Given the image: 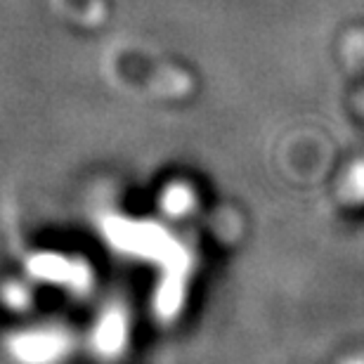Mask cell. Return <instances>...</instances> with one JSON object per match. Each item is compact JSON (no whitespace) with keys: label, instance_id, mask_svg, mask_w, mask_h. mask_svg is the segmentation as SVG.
I'll use <instances>...</instances> for the list:
<instances>
[{"label":"cell","instance_id":"obj_1","mask_svg":"<svg viewBox=\"0 0 364 364\" xmlns=\"http://www.w3.org/2000/svg\"><path fill=\"white\" fill-rule=\"evenodd\" d=\"M348 196L358 201L364 199V164L353 166L348 173Z\"/></svg>","mask_w":364,"mask_h":364}]
</instances>
